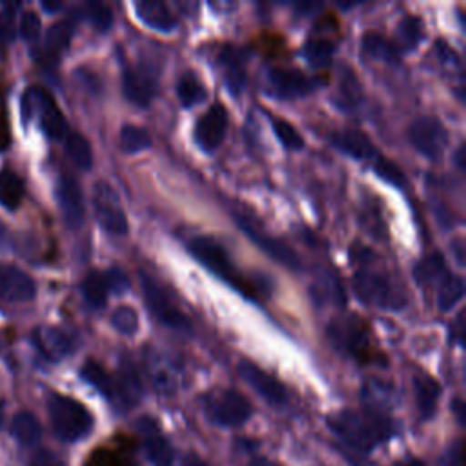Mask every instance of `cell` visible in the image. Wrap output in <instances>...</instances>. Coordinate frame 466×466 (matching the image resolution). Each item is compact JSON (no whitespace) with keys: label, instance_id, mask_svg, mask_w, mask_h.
<instances>
[{"label":"cell","instance_id":"obj_1","mask_svg":"<svg viewBox=\"0 0 466 466\" xmlns=\"http://www.w3.org/2000/svg\"><path fill=\"white\" fill-rule=\"evenodd\" d=\"M331 431L357 451H371L395 433V424L386 413L371 410H342L328 417Z\"/></svg>","mask_w":466,"mask_h":466},{"label":"cell","instance_id":"obj_2","mask_svg":"<svg viewBox=\"0 0 466 466\" xmlns=\"http://www.w3.org/2000/svg\"><path fill=\"white\" fill-rule=\"evenodd\" d=\"M189 253L213 275H217L220 280H224L228 286L235 288L244 297L255 300L258 295L266 289L258 288L255 280L242 273L235 262L229 258L228 251L211 237H193L187 244Z\"/></svg>","mask_w":466,"mask_h":466},{"label":"cell","instance_id":"obj_3","mask_svg":"<svg viewBox=\"0 0 466 466\" xmlns=\"http://www.w3.org/2000/svg\"><path fill=\"white\" fill-rule=\"evenodd\" d=\"M328 340L340 355L353 359L360 364L379 360V353L370 340V329L366 322L357 315H344L333 319L326 328Z\"/></svg>","mask_w":466,"mask_h":466},{"label":"cell","instance_id":"obj_4","mask_svg":"<svg viewBox=\"0 0 466 466\" xmlns=\"http://www.w3.org/2000/svg\"><path fill=\"white\" fill-rule=\"evenodd\" d=\"M47 411L55 435L66 442L80 441L93 428V415L73 397L53 393L47 400Z\"/></svg>","mask_w":466,"mask_h":466},{"label":"cell","instance_id":"obj_5","mask_svg":"<svg viewBox=\"0 0 466 466\" xmlns=\"http://www.w3.org/2000/svg\"><path fill=\"white\" fill-rule=\"evenodd\" d=\"M351 286L357 299L368 306L380 309H402L406 306V295L384 271L360 268L355 271Z\"/></svg>","mask_w":466,"mask_h":466},{"label":"cell","instance_id":"obj_6","mask_svg":"<svg viewBox=\"0 0 466 466\" xmlns=\"http://www.w3.org/2000/svg\"><path fill=\"white\" fill-rule=\"evenodd\" d=\"M22 116L27 122L31 116H36L40 127L49 138H62L67 135V122L56 106L55 98L42 87H31L22 96Z\"/></svg>","mask_w":466,"mask_h":466},{"label":"cell","instance_id":"obj_7","mask_svg":"<svg viewBox=\"0 0 466 466\" xmlns=\"http://www.w3.org/2000/svg\"><path fill=\"white\" fill-rule=\"evenodd\" d=\"M206 415L218 426L235 428L251 417V404L235 390L222 388L204 397Z\"/></svg>","mask_w":466,"mask_h":466},{"label":"cell","instance_id":"obj_8","mask_svg":"<svg viewBox=\"0 0 466 466\" xmlns=\"http://www.w3.org/2000/svg\"><path fill=\"white\" fill-rule=\"evenodd\" d=\"M140 277V286H142V295H144V300L149 308V311L155 315V319L175 329V331H184L187 333L191 329V324H189V319L173 304L171 297L167 295V291L147 273L140 271L138 273Z\"/></svg>","mask_w":466,"mask_h":466},{"label":"cell","instance_id":"obj_9","mask_svg":"<svg viewBox=\"0 0 466 466\" xmlns=\"http://www.w3.org/2000/svg\"><path fill=\"white\" fill-rule=\"evenodd\" d=\"M237 226L244 231L246 237H249L266 255L279 260L282 266L289 269H300V257L295 253L291 246H288L284 240L271 237L249 213L246 211H235L233 213Z\"/></svg>","mask_w":466,"mask_h":466},{"label":"cell","instance_id":"obj_10","mask_svg":"<svg viewBox=\"0 0 466 466\" xmlns=\"http://www.w3.org/2000/svg\"><path fill=\"white\" fill-rule=\"evenodd\" d=\"M411 146L426 158L437 160L448 146V131L437 116L426 115L415 118L408 127Z\"/></svg>","mask_w":466,"mask_h":466},{"label":"cell","instance_id":"obj_11","mask_svg":"<svg viewBox=\"0 0 466 466\" xmlns=\"http://www.w3.org/2000/svg\"><path fill=\"white\" fill-rule=\"evenodd\" d=\"M93 211L96 222L111 235H126L127 233V218L120 206L118 195L111 184L106 180H98L93 186Z\"/></svg>","mask_w":466,"mask_h":466},{"label":"cell","instance_id":"obj_12","mask_svg":"<svg viewBox=\"0 0 466 466\" xmlns=\"http://www.w3.org/2000/svg\"><path fill=\"white\" fill-rule=\"evenodd\" d=\"M122 89L133 106L147 107L158 91V73L147 64L126 67L122 75Z\"/></svg>","mask_w":466,"mask_h":466},{"label":"cell","instance_id":"obj_13","mask_svg":"<svg viewBox=\"0 0 466 466\" xmlns=\"http://www.w3.org/2000/svg\"><path fill=\"white\" fill-rule=\"evenodd\" d=\"M317 86V80L304 75L299 69L271 67L268 69L269 93L282 100H293L309 95Z\"/></svg>","mask_w":466,"mask_h":466},{"label":"cell","instance_id":"obj_14","mask_svg":"<svg viewBox=\"0 0 466 466\" xmlns=\"http://www.w3.org/2000/svg\"><path fill=\"white\" fill-rule=\"evenodd\" d=\"M228 129V111L220 102L211 104L195 124V140L206 153L218 149Z\"/></svg>","mask_w":466,"mask_h":466},{"label":"cell","instance_id":"obj_15","mask_svg":"<svg viewBox=\"0 0 466 466\" xmlns=\"http://www.w3.org/2000/svg\"><path fill=\"white\" fill-rule=\"evenodd\" d=\"M137 431L142 435V444L147 461L153 466H173L175 453L169 441L158 430V424L151 417H140L135 424Z\"/></svg>","mask_w":466,"mask_h":466},{"label":"cell","instance_id":"obj_16","mask_svg":"<svg viewBox=\"0 0 466 466\" xmlns=\"http://www.w3.org/2000/svg\"><path fill=\"white\" fill-rule=\"evenodd\" d=\"M238 375L244 379L246 384H249L266 402L273 406H280L288 399V391L282 386L280 380H277L273 375L258 368L257 364L249 360H242L238 364Z\"/></svg>","mask_w":466,"mask_h":466},{"label":"cell","instance_id":"obj_17","mask_svg":"<svg viewBox=\"0 0 466 466\" xmlns=\"http://www.w3.org/2000/svg\"><path fill=\"white\" fill-rule=\"evenodd\" d=\"M56 200L64 218V224L71 229H78L84 224L86 206L78 182L71 177H62L56 184Z\"/></svg>","mask_w":466,"mask_h":466},{"label":"cell","instance_id":"obj_18","mask_svg":"<svg viewBox=\"0 0 466 466\" xmlns=\"http://www.w3.org/2000/svg\"><path fill=\"white\" fill-rule=\"evenodd\" d=\"M36 295L33 279L16 266L0 264V300L27 302Z\"/></svg>","mask_w":466,"mask_h":466},{"label":"cell","instance_id":"obj_19","mask_svg":"<svg viewBox=\"0 0 466 466\" xmlns=\"http://www.w3.org/2000/svg\"><path fill=\"white\" fill-rule=\"evenodd\" d=\"M33 344L49 360H60L75 351V339L55 326H38L33 329Z\"/></svg>","mask_w":466,"mask_h":466},{"label":"cell","instance_id":"obj_20","mask_svg":"<svg viewBox=\"0 0 466 466\" xmlns=\"http://www.w3.org/2000/svg\"><path fill=\"white\" fill-rule=\"evenodd\" d=\"M113 380H115V404L122 410L133 408L142 397V380L135 364L129 359H122L118 364L116 375H113Z\"/></svg>","mask_w":466,"mask_h":466},{"label":"cell","instance_id":"obj_21","mask_svg":"<svg viewBox=\"0 0 466 466\" xmlns=\"http://www.w3.org/2000/svg\"><path fill=\"white\" fill-rule=\"evenodd\" d=\"M218 62L224 69V80L231 95H240L246 86V53L235 46H222Z\"/></svg>","mask_w":466,"mask_h":466},{"label":"cell","instance_id":"obj_22","mask_svg":"<svg viewBox=\"0 0 466 466\" xmlns=\"http://www.w3.org/2000/svg\"><path fill=\"white\" fill-rule=\"evenodd\" d=\"M329 142L335 149H339L344 155L357 158V160H366V158L377 155L373 142L368 138L366 133H362L359 129L335 131L329 135Z\"/></svg>","mask_w":466,"mask_h":466},{"label":"cell","instance_id":"obj_23","mask_svg":"<svg viewBox=\"0 0 466 466\" xmlns=\"http://www.w3.org/2000/svg\"><path fill=\"white\" fill-rule=\"evenodd\" d=\"M415 402L422 420H428L437 411V402L441 397V384L428 373H417L413 377Z\"/></svg>","mask_w":466,"mask_h":466},{"label":"cell","instance_id":"obj_24","mask_svg":"<svg viewBox=\"0 0 466 466\" xmlns=\"http://www.w3.org/2000/svg\"><path fill=\"white\" fill-rule=\"evenodd\" d=\"M137 16L151 29L169 33L177 25V18L160 0H140L135 4Z\"/></svg>","mask_w":466,"mask_h":466},{"label":"cell","instance_id":"obj_25","mask_svg":"<svg viewBox=\"0 0 466 466\" xmlns=\"http://www.w3.org/2000/svg\"><path fill=\"white\" fill-rule=\"evenodd\" d=\"M360 395H362L364 408L377 413H386L388 410H391L397 399L395 388L390 382H384L380 379H368L362 384Z\"/></svg>","mask_w":466,"mask_h":466},{"label":"cell","instance_id":"obj_26","mask_svg":"<svg viewBox=\"0 0 466 466\" xmlns=\"http://www.w3.org/2000/svg\"><path fill=\"white\" fill-rule=\"evenodd\" d=\"M446 262L442 253L433 251L422 257L413 268V280L419 286H433L446 277Z\"/></svg>","mask_w":466,"mask_h":466},{"label":"cell","instance_id":"obj_27","mask_svg":"<svg viewBox=\"0 0 466 466\" xmlns=\"http://www.w3.org/2000/svg\"><path fill=\"white\" fill-rule=\"evenodd\" d=\"M362 51L373 60H380L386 64L399 62V46L375 31H368L362 36Z\"/></svg>","mask_w":466,"mask_h":466},{"label":"cell","instance_id":"obj_28","mask_svg":"<svg viewBox=\"0 0 466 466\" xmlns=\"http://www.w3.org/2000/svg\"><path fill=\"white\" fill-rule=\"evenodd\" d=\"M82 379L91 384L100 395H104L109 402H115V380L113 375L104 370V366L93 359L86 360L80 370Z\"/></svg>","mask_w":466,"mask_h":466},{"label":"cell","instance_id":"obj_29","mask_svg":"<svg viewBox=\"0 0 466 466\" xmlns=\"http://www.w3.org/2000/svg\"><path fill=\"white\" fill-rule=\"evenodd\" d=\"M147 370L151 382L158 393L171 395L177 390V371L167 360H164L158 355H153L147 359Z\"/></svg>","mask_w":466,"mask_h":466},{"label":"cell","instance_id":"obj_30","mask_svg":"<svg viewBox=\"0 0 466 466\" xmlns=\"http://www.w3.org/2000/svg\"><path fill=\"white\" fill-rule=\"evenodd\" d=\"M11 435L24 446H35L42 439V426L31 411H18L11 419Z\"/></svg>","mask_w":466,"mask_h":466},{"label":"cell","instance_id":"obj_31","mask_svg":"<svg viewBox=\"0 0 466 466\" xmlns=\"http://www.w3.org/2000/svg\"><path fill=\"white\" fill-rule=\"evenodd\" d=\"M71 35H73V22L69 18L53 24L47 29L46 40H44V55H46V58L56 60L67 49V46L71 42Z\"/></svg>","mask_w":466,"mask_h":466},{"label":"cell","instance_id":"obj_32","mask_svg":"<svg viewBox=\"0 0 466 466\" xmlns=\"http://www.w3.org/2000/svg\"><path fill=\"white\" fill-rule=\"evenodd\" d=\"M362 100V89L360 84L357 80V76L353 75L351 69H346L337 84L335 95H333V104L344 111L353 109L355 106H359V102Z\"/></svg>","mask_w":466,"mask_h":466},{"label":"cell","instance_id":"obj_33","mask_svg":"<svg viewBox=\"0 0 466 466\" xmlns=\"http://www.w3.org/2000/svg\"><path fill=\"white\" fill-rule=\"evenodd\" d=\"M82 295L84 300L91 308H102L106 306L107 295H109V286L104 271H89L84 280H82Z\"/></svg>","mask_w":466,"mask_h":466},{"label":"cell","instance_id":"obj_34","mask_svg":"<svg viewBox=\"0 0 466 466\" xmlns=\"http://www.w3.org/2000/svg\"><path fill=\"white\" fill-rule=\"evenodd\" d=\"M24 198V182L13 169L0 171V204L5 209H16Z\"/></svg>","mask_w":466,"mask_h":466},{"label":"cell","instance_id":"obj_35","mask_svg":"<svg viewBox=\"0 0 466 466\" xmlns=\"http://www.w3.org/2000/svg\"><path fill=\"white\" fill-rule=\"evenodd\" d=\"M333 53H335V44L324 36H311L304 44V55L308 62L317 69H324L331 66Z\"/></svg>","mask_w":466,"mask_h":466},{"label":"cell","instance_id":"obj_36","mask_svg":"<svg viewBox=\"0 0 466 466\" xmlns=\"http://www.w3.org/2000/svg\"><path fill=\"white\" fill-rule=\"evenodd\" d=\"M66 153L69 160L78 167V169H89L93 166V151L87 142V138L80 133H67L66 137Z\"/></svg>","mask_w":466,"mask_h":466},{"label":"cell","instance_id":"obj_37","mask_svg":"<svg viewBox=\"0 0 466 466\" xmlns=\"http://www.w3.org/2000/svg\"><path fill=\"white\" fill-rule=\"evenodd\" d=\"M177 96L184 107H193L206 98V87L195 73L187 71L177 82Z\"/></svg>","mask_w":466,"mask_h":466},{"label":"cell","instance_id":"obj_38","mask_svg":"<svg viewBox=\"0 0 466 466\" xmlns=\"http://www.w3.org/2000/svg\"><path fill=\"white\" fill-rule=\"evenodd\" d=\"M118 144H120V149L124 153L135 155V153H140V151H144L151 146V137H149L147 129H144L140 126H135V124H126V126L120 127Z\"/></svg>","mask_w":466,"mask_h":466},{"label":"cell","instance_id":"obj_39","mask_svg":"<svg viewBox=\"0 0 466 466\" xmlns=\"http://www.w3.org/2000/svg\"><path fill=\"white\" fill-rule=\"evenodd\" d=\"M464 295V280L459 275H446L439 282L437 306L441 311H450Z\"/></svg>","mask_w":466,"mask_h":466},{"label":"cell","instance_id":"obj_40","mask_svg":"<svg viewBox=\"0 0 466 466\" xmlns=\"http://www.w3.org/2000/svg\"><path fill=\"white\" fill-rule=\"evenodd\" d=\"M275 137L279 138V142L289 149V151H300L304 147V138L302 135L297 131L295 126H291L288 120L284 118H273L271 120Z\"/></svg>","mask_w":466,"mask_h":466},{"label":"cell","instance_id":"obj_41","mask_svg":"<svg viewBox=\"0 0 466 466\" xmlns=\"http://www.w3.org/2000/svg\"><path fill=\"white\" fill-rule=\"evenodd\" d=\"M397 36L400 46L404 47H415L419 40L422 38V20L413 15H406L399 25H397Z\"/></svg>","mask_w":466,"mask_h":466},{"label":"cell","instance_id":"obj_42","mask_svg":"<svg viewBox=\"0 0 466 466\" xmlns=\"http://www.w3.org/2000/svg\"><path fill=\"white\" fill-rule=\"evenodd\" d=\"M373 169H375L377 177H380L384 182H388L395 187H404L406 186V177H404L402 169L395 162H391L390 158H386L382 155H375Z\"/></svg>","mask_w":466,"mask_h":466},{"label":"cell","instance_id":"obj_43","mask_svg":"<svg viewBox=\"0 0 466 466\" xmlns=\"http://www.w3.org/2000/svg\"><path fill=\"white\" fill-rule=\"evenodd\" d=\"M111 324L124 335H135L138 329V315L131 306H118L111 315Z\"/></svg>","mask_w":466,"mask_h":466},{"label":"cell","instance_id":"obj_44","mask_svg":"<svg viewBox=\"0 0 466 466\" xmlns=\"http://www.w3.org/2000/svg\"><path fill=\"white\" fill-rule=\"evenodd\" d=\"M84 466H129L127 459L116 450L109 448H95L87 457Z\"/></svg>","mask_w":466,"mask_h":466},{"label":"cell","instance_id":"obj_45","mask_svg":"<svg viewBox=\"0 0 466 466\" xmlns=\"http://www.w3.org/2000/svg\"><path fill=\"white\" fill-rule=\"evenodd\" d=\"M84 11H86L87 20L98 31H107L113 25V13H111V9L106 4H102V2H87Z\"/></svg>","mask_w":466,"mask_h":466},{"label":"cell","instance_id":"obj_46","mask_svg":"<svg viewBox=\"0 0 466 466\" xmlns=\"http://www.w3.org/2000/svg\"><path fill=\"white\" fill-rule=\"evenodd\" d=\"M42 22L35 11H25L20 18V35L25 42H35L40 36Z\"/></svg>","mask_w":466,"mask_h":466},{"label":"cell","instance_id":"obj_47","mask_svg":"<svg viewBox=\"0 0 466 466\" xmlns=\"http://www.w3.org/2000/svg\"><path fill=\"white\" fill-rule=\"evenodd\" d=\"M0 38L13 40L15 38V13L13 7L0 11Z\"/></svg>","mask_w":466,"mask_h":466},{"label":"cell","instance_id":"obj_48","mask_svg":"<svg viewBox=\"0 0 466 466\" xmlns=\"http://www.w3.org/2000/svg\"><path fill=\"white\" fill-rule=\"evenodd\" d=\"M441 466H462V441L457 439L448 446L441 459Z\"/></svg>","mask_w":466,"mask_h":466},{"label":"cell","instance_id":"obj_49","mask_svg":"<svg viewBox=\"0 0 466 466\" xmlns=\"http://www.w3.org/2000/svg\"><path fill=\"white\" fill-rule=\"evenodd\" d=\"M106 273V279H107V286H109V291H115V293H124L127 288H129V282H127V277L120 271V269H109V271H104Z\"/></svg>","mask_w":466,"mask_h":466},{"label":"cell","instance_id":"obj_50","mask_svg":"<svg viewBox=\"0 0 466 466\" xmlns=\"http://www.w3.org/2000/svg\"><path fill=\"white\" fill-rule=\"evenodd\" d=\"M435 51H437V56L441 58V62H444L446 66H451V69L461 67V60H459L457 53L453 49H450L444 42H435Z\"/></svg>","mask_w":466,"mask_h":466},{"label":"cell","instance_id":"obj_51","mask_svg":"<svg viewBox=\"0 0 466 466\" xmlns=\"http://www.w3.org/2000/svg\"><path fill=\"white\" fill-rule=\"evenodd\" d=\"M29 466H64V464H62V461H60L58 457H55L53 453H49V451H38V453L33 457V461H31Z\"/></svg>","mask_w":466,"mask_h":466},{"label":"cell","instance_id":"obj_52","mask_svg":"<svg viewBox=\"0 0 466 466\" xmlns=\"http://www.w3.org/2000/svg\"><path fill=\"white\" fill-rule=\"evenodd\" d=\"M9 144V126H7V120H5V111L0 104V149L5 147Z\"/></svg>","mask_w":466,"mask_h":466},{"label":"cell","instance_id":"obj_53","mask_svg":"<svg viewBox=\"0 0 466 466\" xmlns=\"http://www.w3.org/2000/svg\"><path fill=\"white\" fill-rule=\"evenodd\" d=\"M462 335H464V320H462V311H461L451 328V340H455L457 344H462Z\"/></svg>","mask_w":466,"mask_h":466},{"label":"cell","instance_id":"obj_54","mask_svg":"<svg viewBox=\"0 0 466 466\" xmlns=\"http://www.w3.org/2000/svg\"><path fill=\"white\" fill-rule=\"evenodd\" d=\"M451 410H453V413H455V417H457V420L461 422V424H464V415H466V408H464V400L462 399H455L453 402H451Z\"/></svg>","mask_w":466,"mask_h":466},{"label":"cell","instance_id":"obj_55","mask_svg":"<svg viewBox=\"0 0 466 466\" xmlns=\"http://www.w3.org/2000/svg\"><path fill=\"white\" fill-rule=\"evenodd\" d=\"M180 466H208V462L195 453H187V455H184Z\"/></svg>","mask_w":466,"mask_h":466},{"label":"cell","instance_id":"obj_56","mask_svg":"<svg viewBox=\"0 0 466 466\" xmlns=\"http://www.w3.org/2000/svg\"><path fill=\"white\" fill-rule=\"evenodd\" d=\"M466 146L464 144H461L459 147H457V151H455V155H453V158H455V164L459 166V169H464V160H466Z\"/></svg>","mask_w":466,"mask_h":466},{"label":"cell","instance_id":"obj_57","mask_svg":"<svg viewBox=\"0 0 466 466\" xmlns=\"http://www.w3.org/2000/svg\"><path fill=\"white\" fill-rule=\"evenodd\" d=\"M248 466H279V464H275L273 461H269V459H266V457H257V459H253Z\"/></svg>","mask_w":466,"mask_h":466},{"label":"cell","instance_id":"obj_58","mask_svg":"<svg viewBox=\"0 0 466 466\" xmlns=\"http://www.w3.org/2000/svg\"><path fill=\"white\" fill-rule=\"evenodd\" d=\"M395 466H424V462L419 459H402V461L395 462Z\"/></svg>","mask_w":466,"mask_h":466},{"label":"cell","instance_id":"obj_59","mask_svg":"<svg viewBox=\"0 0 466 466\" xmlns=\"http://www.w3.org/2000/svg\"><path fill=\"white\" fill-rule=\"evenodd\" d=\"M42 7L47 9V11H56V9L62 7V4H60V2H55V4H51V2H42Z\"/></svg>","mask_w":466,"mask_h":466},{"label":"cell","instance_id":"obj_60","mask_svg":"<svg viewBox=\"0 0 466 466\" xmlns=\"http://www.w3.org/2000/svg\"><path fill=\"white\" fill-rule=\"evenodd\" d=\"M5 240H7V229H5V226L0 222V246H4Z\"/></svg>","mask_w":466,"mask_h":466},{"label":"cell","instance_id":"obj_61","mask_svg":"<svg viewBox=\"0 0 466 466\" xmlns=\"http://www.w3.org/2000/svg\"><path fill=\"white\" fill-rule=\"evenodd\" d=\"M2 419H4V406L0 402V426H2Z\"/></svg>","mask_w":466,"mask_h":466}]
</instances>
